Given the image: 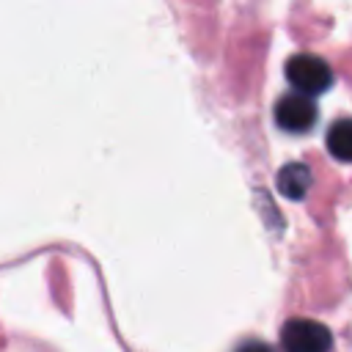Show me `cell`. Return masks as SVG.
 <instances>
[{"instance_id": "obj_1", "label": "cell", "mask_w": 352, "mask_h": 352, "mask_svg": "<svg viewBox=\"0 0 352 352\" xmlns=\"http://www.w3.org/2000/svg\"><path fill=\"white\" fill-rule=\"evenodd\" d=\"M286 80L294 88V94L314 99L333 85L336 74L324 58H319L314 52H297L286 60Z\"/></svg>"}, {"instance_id": "obj_2", "label": "cell", "mask_w": 352, "mask_h": 352, "mask_svg": "<svg viewBox=\"0 0 352 352\" xmlns=\"http://www.w3.org/2000/svg\"><path fill=\"white\" fill-rule=\"evenodd\" d=\"M280 349L283 352H330L333 333L316 319L294 316L280 327Z\"/></svg>"}, {"instance_id": "obj_3", "label": "cell", "mask_w": 352, "mask_h": 352, "mask_svg": "<svg viewBox=\"0 0 352 352\" xmlns=\"http://www.w3.org/2000/svg\"><path fill=\"white\" fill-rule=\"evenodd\" d=\"M272 118L278 124V129L289 132V135H302L308 129H314V124L319 121V107L314 99L300 96V94H283L275 107H272Z\"/></svg>"}, {"instance_id": "obj_4", "label": "cell", "mask_w": 352, "mask_h": 352, "mask_svg": "<svg viewBox=\"0 0 352 352\" xmlns=\"http://www.w3.org/2000/svg\"><path fill=\"white\" fill-rule=\"evenodd\" d=\"M275 184H278V192L292 198V201H300L305 198V192L311 190L314 184V176H311V168L302 165V162H286L278 176H275Z\"/></svg>"}, {"instance_id": "obj_5", "label": "cell", "mask_w": 352, "mask_h": 352, "mask_svg": "<svg viewBox=\"0 0 352 352\" xmlns=\"http://www.w3.org/2000/svg\"><path fill=\"white\" fill-rule=\"evenodd\" d=\"M324 146L327 151L341 160V162H352V118H338L330 124L327 135H324Z\"/></svg>"}, {"instance_id": "obj_6", "label": "cell", "mask_w": 352, "mask_h": 352, "mask_svg": "<svg viewBox=\"0 0 352 352\" xmlns=\"http://www.w3.org/2000/svg\"><path fill=\"white\" fill-rule=\"evenodd\" d=\"M234 352H275L270 344H264V341H258V338H248V341H242Z\"/></svg>"}]
</instances>
